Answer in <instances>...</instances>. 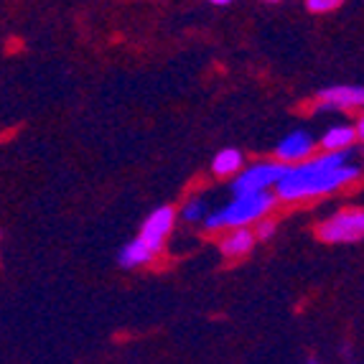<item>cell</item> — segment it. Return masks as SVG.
Wrapping results in <instances>:
<instances>
[{
    "label": "cell",
    "instance_id": "52a82bcc",
    "mask_svg": "<svg viewBox=\"0 0 364 364\" xmlns=\"http://www.w3.org/2000/svg\"><path fill=\"white\" fill-rule=\"evenodd\" d=\"M311 151H314V140H311V135L304 133V130H296V133L286 135V138L280 140L278 158L280 161H301V158L311 156Z\"/></svg>",
    "mask_w": 364,
    "mask_h": 364
},
{
    "label": "cell",
    "instance_id": "9c48e42d",
    "mask_svg": "<svg viewBox=\"0 0 364 364\" xmlns=\"http://www.w3.org/2000/svg\"><path fill=\"white\" fill-rule=\"evenodd\" d=\"M252 242H255V235L250 230H245V227H237L227 240H222V252L230 257H240L252 250Z\"/></svg>",
    "mask_w": 364,
    "mask_h": 364
},
{
    "label": "cell",
    "instance_id": "e0dca14e",
    "mask_svg": "<svg viewBox=\"0 0 364 364\" xmlns=\"http://www.w3.org/2000/svg\"><path fill=\"white\" fill-rule=\"evenodd\" d=\"M309 364H318V362H309Z\"/></svg>",
    "mask_w": 364,
    "mask_h": 364
},
{
    "label": "cell",
    "instance_id": "5bb4252c",
    "mask_svg": "<svg viewBox=\"0 0 364 364\" xmlns=\"http://www.w3.org/2000/svg\"><path fill=\"white\" fill-rule=\"evenodd\" d=\"M275 232V225L270 222V219H265V222H257V230L252 232L255 237H260V240H267V237Z\"/></svg>",
    "mask_w": 364,
    "mask_h": 364
},
{
    "label": "cell",
    "instance_id": "ba28073f",
    "mask_svg": "<svg viewBox=\"0 0 364 364\" xmlns=\"http://www.w3.org/2000/svg\"><path fill=\"white\" fill-rule=\"evenodd\" d=\"M153 257H156V252H153L151 247H148L140 237H135L133 242L125 245V247L120 250V265L122 267H138V265H146V262H151Z\"/></svg>",
    "mask_w": 364,
    "mask_h": 364
},
{
    "label": "cell",
    "instance_id": "9a60e30c",
    "mask_svg": "<svg viewBox=\"0 0 364 364\" xmlns=\"http://www.w3.org/2000/svg\"><path fill=\"white\" fill-rule=\"evenodd\" d=\"M209 3H214V6H227V3H232V0H209Z\"/></svg>",
    "mask_w": 364,
    "mask_h": 364
},
{
    "label": "cell",
    "instance_id": "7a4b0ae2",
    "mask_svg": "<svg viewBox=\"0 0 364 364\" xmlns=\"http://www.w3.org/2000/svg\"><path fill=\"white\" fill-rule=\"evenodd\" d=\"M273 207V196L267 191L260 194H245V196H235L230 207L219 209L217 214H212L207 222L209 230H219V227H245L250 222H257L267 209Z\"/></svg>",
    "mask_w": 364,
    "mask_h": 364
},
{
    "label": "cell",
    "instance_id": "5b68a950",
    "mask_svg": "<svg viewBox=\"0 0 364 364\" xmlns=\"http://www.w3.org/2000/svg\"><path fill=\"white\" fill-rule=\"evenodd\" d=\"M173 219H176V212H173V209L158 207L156 212L143 222V230H140L138 237L153 250V252H158L161 245H164V237L168 235L171 227H173Z\"/></svg>",
    "mask_w": 364,
    "mask_h": 364
},
{
    "label": "cell",
    "instance_id": "8992f818",
    "mask_svg": "<svg viewBox=\"0 0 364 364\" xmlns=\"http://www.w3.org/2000/svg\"><path fill=\"white\" fill-rule=\"evenodd\" d=\"M364 102L362 87H328L318 92V109H349Z\"/></svg>",
    "mask_w": 364,
    "mask_h": 364
},
{
    "label": "cell",
    "instance_id": "8fae6325",
    "mask_svg": "<svg viewBox=\"0 0 364 364\" xmlns=\"http://www.w3.org/2000/svg\"><path fill=\"white\" fill-rule=\"evenodd\" d=\"M354 130L349 128V125H336V128H331L326 135H323V148L326 151H346V148L354 143Z\"/></svg>",
    "mask_w": 364,
    "mask_h": 364
},
{
    "label": "cell",
    "instance_id": "277c9868",
    "mask_svg": "<svg viewBox=\"0 0 364 364\" xmlns=\"http://www.w3.org/2000/svg\"><path fill=\"white\" fill-rule=\"evenodd\" d=\"M364 235V212L362 209H346L334 214L318 227V237L323 242H359Z\"/></svg>",
    "mask_w": 364,
    "mask_h": 364
},
{
    "label": "cell",
    "instance_id": "6da1fadb",
    "mask_svg": "<svg viewBox=\"0 0 364 364\" xmlns=\"http://www.w3.org/2000/svg\"><path fill=\"white\" fill-rule=\"evenodd\" d=\"M346 161H349L346 151H326L323 156H316L296 168H288L286 176L275 183L278 196L286 201H296L304 196L328 194V191L354 181L359 176V168L346 166Z\"/></svg>",
    "mask_w": 364,
    "mask_h": 364
},
{
    "label": "cell",
    "instance_id": "30bf717a",
    "mask_svg": "<svg viewBox=\"0 0 364 364\" xmlns=\"http://www.w3.org/2000/svg\"><path fill=\"white\" fill-rule=\"evenodd\" d=\"M242 161H245L242 153L235 151V148H227V151L217 153L212 168H214V173H217V176H230V173H235V171L242 168Z\"/></svg>",
    "mask_w": 364,
    "mask_h": 364
},
{
    "label": "cell",
    "instance_id": "3957f363",
    "mask_svg": "<svg viewBox=\"0 0 364 364\" xmlns=\"http://www.w3.org/2000/svg\"><path fill=\"white\" fill-rule=\"evenodd\" d=\"M288 166L286 164H257L245 168L240 176L232 183V191L235 196H245V194H260L265 188L275 186L280 178L286 176Z\"/></svg>",
    "mask_w": 364,
    "mask_h": 364
},
{
    "label": "cell",
    "instance_id": "7c38bea8",
    "mask_svg": "<svg viewBox=\"0 0 364 364\" xmlns=\"http://www.w3.org/2000/svg\"><path fill=\"white\" fill-rule=\"evenodd\" d=\"M204 217V201L201 199H191L186 201V207H183V219L186 222H196V219Z\"/></svg>",
    "mask_w": 364,
    "mask_h": 364
},
{
    "label": "cell",
    "instance_id": "2e32d148",
    "mask_svg": "<svg viewBox=\"0 0 364 364\" xmlns=\"http://www.w3.org/2000/svg\"><path fill=\"white\" fill-rule=\"evenodd\" d=\"M267 3H278V0H267Z\"/></svg>",
    "mask_w": 364,
    "mask_h": 364
},
{
    "label": "cell",
    "instance_id": "4fadbf2b",
    "mask_svg": "<svg viewBox=\"0 0 364 364\" xmlns=\"http://www.w3.org/2000/svg\"><path fill=\"white\" fill-rule=\"evenodd\" d=\"M344 0H306V6H309V11L314 13H328L334 11V8H339Z\"/></svg>",
    "mask_w": 364,
    "mask_h": 364
}]
</instances>
